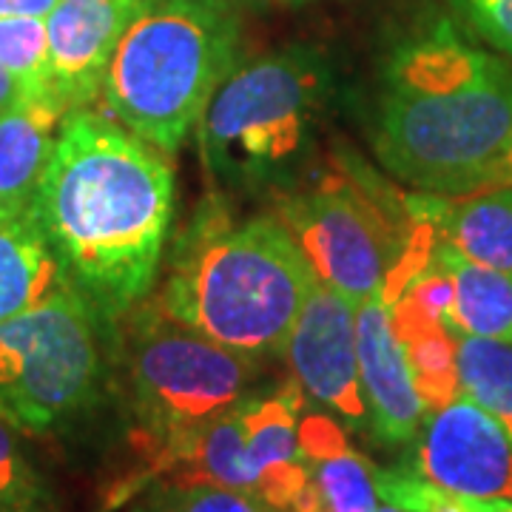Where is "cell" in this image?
I'll return each mask as SVG.
<instances>
[{
	"label": "cell",
	"instance_id": "cell-26",
	"mask_svg": "<svg viewBox=\"0 0 512 512\" xmlns=\"http://www.w3.org/2000/svg\"><path fill=\"white\" fill-rule=\"evenodd\" d=\"M23 100V89H20V83L12 77V74L6 72L3 66H0V114L6 109H12L15 103Z\"/></svg>",
	"mask_w": 512,
	"mask_h": 512
},
{
	"label": "cell",
	"instance_id": "cell-18",
	"mask_svg": "<svg viewBox=\"0 0 512 512\" xmlns=\"http://www.w3.org/2000/svg\"><path fill=\"white\" fill-rule=\"evenodd\" d=\"M456 359L461 396L484 407L512 439V342L456 333Z\"/></svg>",
	"mask_w": 512,
	"mask_h": 512
},
{
	"label": "cell",
	"instance_id": "cell-12",
	"mask_svg": "<svg viewBox=\"0 0 512 512\" xmlns=\"http://www.w3.org/2000/svg\"><path fill=\"white\" fill-rule=\"evenodd\" d=\"M356 350L373 436L384 444H410L427 419L413 370L393 328V308L384 293L356 308Z\"/></svg>",
	"mask_w": 512,
	"mask_h": 512
},
{
	"label": "cell",
	"instance_id": "cell-17",
	"mask_svg": "<svg viewBox=\"0 0 512 512\" xmlns=\"http://www.w3.org/2000/svg\"><path fill=\"white\" fill-rule=\"evenodd\" d=\"M60 282V265L32 211L0 220V322L37 305Z\"/></svg>",
	"mask_w": 512,
	"mask_h": 512
},
{
	"label": "cell",
	"instance_id": "cell-9",
	"mask_svg": "<svg viewBox=\"0 0 512 512\" xmlns=\"http://www.w3.org/2000/svg\"><path fill=\"white\" fill-rule=\"evenodd\" d=\"M410 467L461 498L512 501L510 433L467 396L427 413Z\"/></svg>",
	"mask_w": 512,
	"mask_h": 512
},
{
	"label": "cell",
	"instance_id": "cell-23",
	"mask_svg": "<svg viewBox=\"0 0 512 512\" xmlns=\"http://www.w3.org/2000/svg\"><path fill=\"white\" fill-rule=\"evenodd\" d=\"M484 40L512 57V0H458Z\"/></svg>",
	"mask_w": 512,
	"mask_h": 512
},
{
	"label": "cell",
	"instance_id": "cell-27",
	"mask_svg": "<svg viewBox=\"0 0 512 512\" xmlns=\"http://www.w3.org/2000/svg\"><path fill=\"white\" fill-rule=\"evenodd\" d=\"M194 3H205V6H214V9H225V12H234L245 3H256V0H194Z\"/></svg>",
	"mask_w": 512,
	"mask_h": 512
},
{
	"label": "cell",
	"instance_id": "cell-3",
	"mask_svg": "<svg viewBox=\"0 0 512 512\" xmlns=\"http://www.w3.org/2000/svg\"><path fill=\"white\" fill-rule=\"evenodd\" d=\"M316 271L279 217L191 231L165 279L168 319L256 359L282 356Z\"/></svg>",
	"mask_w": 512,
	"mask_h": 512
},
{
	"label": "cell",
	"instance_id": "cell-2",
	"mask_svg": "<svg viewBox=\"0 0 512 512\" xmlns=\"http://www.w3.org/2000/svg\"><path fill=\"white\" fill-rule=\"evenodd\" d=\"M512 134V72L450 23L390 57L376 120V154L424 194H470L487 183Z\"/></svg>",
	"mask_w": 512,
	"mask_h": 512
},
{
	"label": "cell",
	"instance_id": "cell-13",
	"mask_svg": "<svg viewBox=\"0 0 512 512\" xmlns=\"http://www.w3.org/2000/svg\"><path fill=\"white\" fill-rule=\"evenodd\" d=\"M413 217L433 225L436 237L458 254L512 274V185L478 188L470 194H424L407 200Z\"/></svg>",
	"mask_w": 512,
	"mask_h": 512
},
{
	"label": "cell",
	"instance_id": "cell-28",
	"mask_svg": "<svg viewBox=\"0 0 512 512\" xmlns=\"http://www.w3.org/2000/svg\"><path fill=\"white\" fill-rule=\"evenodd\" d=\"M478 512H512V501H481Z\"/></svg>",
	"mask_w": 512,
	"mask_h": 512
},
{
	"label": "cell",
	"instance_id": "cell-19",
	"mask_svg": "<svg viewBox=\"0 0 512 512\" xmlns=\"http://www.w3.org/2000/svg\"><path fill=\"white\" fill-rule=\"evenodd\" d=\"M0 66L18 80L23 100H52L46 18H0Z\"/></svg>",
	"mask_w": 512,
	"mask_h": 512
},
{
	"label": "cell",
	"instance_id": "cell-7",
	"mask_svg": "<svg viewBox=\"0 0 512 512\" xmlns=\"http://www.w3.org/2000/svg\"><path fill=\"white\" fill-rule=\"evenodd\" d=\"M97 311L63 279L37 305L0 322V419L52 436L100 399Z\"/></svg>",
	"mask_w": 512,
	"mask_h": 512
},
{
	"label": "cell",
	"instance_id": "cell-5",
	"mask_svg": "<svg viewBox=\"0 0 512 512\" xmlns=\"http://www.w3.org/2000/svg\"><path fill=\"white\" fill-rule=\"evenodd\" d=\"M330 72L313 49H285L234 69L202 114L208 174L231 188L285 183L302 165Z\"/></svg>",
	"mask_w": 512,
	"mask_h": 512
},
{
	"label": "cell",
	"instance_id": "cell-21",
	"mask_svg": "<svg viewBox=\"0 0 512 512\" xmlns=\"http://www.w3.org/2000/svg\"><path fill=\"white\" fill-rule=\"evenodd\" d=\"M134 512H268L256 498L220 484H165L134 507Z\"/></svg>",
	"mask_w": 512,
	"mask_h": 512
},
{
	"label": "cell",
	"instance_id": "cell-15",
	"mask_svg": "<svg viewBox=\"0 0 512 512\" xmlns=\"http://www.w3.org/2000/svg\"><path fill=\"white\" fill-rule=\"evenodd\" d=\"M299 450L325 512H376L382 498L376 467L345 439L339 419L308 413L299 419Z\"/></svg>",
	"mask_w": 512,
	"mask_h": 512
},
{
	"label": "cell",
	"instance_id": "cell-11",
	"mask_svg": "<svg viewBox=\"0 0 512 512\" xmlns=\"http://www.w3.org/2000/svg\"><path fill=\"white\" fill-rule=\"evenodd\" d=\"M151 0H60L46 15L49 97L60 109L89 106L103 89L114 49Z\"/></svg>",
	"mask_w": 512,
	"mask_h": 512
},
{
	"label": "cell",
	"instance_id": "cell-8",
	"mask_svg": "<svg viewBox=\"0 0 512 512\" xmlns=\"http://www.w3.org/2000/svg\"><path fill=\"white\" fill-rule=\"evenodd\" d=\"M279 220L308 256L316 276L353 308L384 291L413 237L399 242L379 205L367 200L362 188L342 183L293 197Z\"/></svg>",
	"mask_w": 512,
	"mask_h": 512
},
{
	"label": "cell",
	"instance_id": "cell-4",
	"mask_svg": "<svg viewBox=\"0 0 512 512\" xmlns=\"http://www.w3.org/2000/svg\"><path fill=\"white\" fill-rule=\"evenodd\" d=\"M234 60V12L151 0L120 37L100 92L114 120L171 154L202 120Z\"/></svg>",
	"mask_w": 512,
	"mask_h": 512
},
{
	"label": "cell",
	"instance_id": "cell-10",
	"mask_svg": "<svg viewBox=\"0 0 512 512\" xmlns=\"http://www.w3.org/2000/svg\"><path fill=\"white\" fill-rule=\"evenodd\" d=\"M285 356L302 393L333 413V419L350 430L370 427L359 376L356 308L322 279H316L302 305Z\"/></svg>",
	"mask_w": 512,
	"mask_h": 512
},
{
	"label": "cell",
	"instance_id": "cell-16",
	"mask_svg": "<svg viewBox=\"0 0 512 512\" xmlns=\"http://www.w3.org/2000/svg\"><path fill=\"white\" fill-rule=\"evenodd\" d=\"M433 262L450 279L447 325L458 336L512 342V274L478 265L447 242H436Z\"/></svg>",
	"mask_w": 512,
	"mask_h": 512
},
{
	"label": "cell",
	"instance_id": "cell-22",
	"mask_svg": "<svg viewBox=\"0 0 512 512\" xmlns=\"http://www.w3.org/2000/svg\"><path fill=\"white\" fill-rule=\"evenodd\" d=\"M376 487L384 504L402 507L407 512H478L481 504L441 490L427 478H421L413 467H396V470L376 467Z\"/></svg>",
	"mask_w": 512,
	"mask_h": 512
},
{
	"label": "cell",
	"instance_id": "cell-29",
	"mask_svg": "<svg viewBox=\"0 0 512 512\" xmlns=\"http://www.w3.org/2000/svg\"><path fill=\"white\" fill-rule=\"evenodd\" d=\"M376 512H407V510H402V507H393V504H384V501H382V504H379V510H376Z\"/></svg>",
	"mask_w": 512,
	"mask_h": 512
},
{
	"label": "cell",
	"instance_id": "cell-20",
	"mask_svg": "<svg viewBox=\"0 0 512 512\" xmlns=\"http://www.w3.org/2000/svg\"><path fill=\"white\" fill-rule=\"evenodd\" d=\"M0 504L9 512H60L49 481L23 453L18 430L0 419Z\"/></svg>",
	"mask_w": 512,
	"mask_h": 512
},
{
	"label": "cell",
	"instance_id": "cell-1",
	"mask_svg": "<svg viewBox=\"0 0 512 512\" xmlns=\"http://www.w3.org/2000/svg\"><path fill=\"white\" fill-rule=\"evenodd\" d=\"M171 211L174 174L160 148L89 106L63 117L32 217L63 279L100 319L148 293Z\"/></svg>",
	"mask_w": 512,
	"mask_h": 512
},
{
	"label": "cell",
	"instance_id": "cell-14",
	"mask_svg": "<svg viewBox=\"0 0 512 512\" xmlns=\"http://www.w3.org/2000/svg\"><path fill=\"white\" fill-rule=\"evenodd\" d=\"M63 117L52 100H20L0 114V220L32 211Z\"/></svg>",
	"mask_w": 512,
	"mask_h": 512
},
{
	"label": "cell",
	"instance_id": "cell-24",
	"mask_svg": "<svg viewBox=\"0 0 512 512\" xmlns=\"http://www.w3.org/2000/svg\"><path fill=\"white\" fill-rule=\"evenodd\" d=\"M60 0H0V18H46Z\"/></svg>",
	"mask_w": 512,
	"mask_h": 512
},
{
	"label": "cell",
	"instance_id": "cell-6",
	"mask_svg": "<svg viewBox=\"0 0 512 512\" xmlns=\"http://www.w3.org/2000/svg\"><path fill=\"white\" fill-rule=\"evenodd\" d=\"M259 362L174 319H146L134 330L126 376L148 439V476L168 473L208 421L251 396Z\"/></svg>",
	"mask_w": 512,
	"mask_h": 512
},
{
	"label": "cell",
	"instance_id": "cell-25",
	"mask_svg": "<svg viewBox=\"0 0 512 512\" xmlns=\"http://www.w3.org/2000/svg\"><path fill=\"white\" fill-rule=\"evenodd\" d=\"M493 185H512V134H510V140H507L504 154L498 157V163L493 165V171L487 174V183H484V188H493Z\"/></svg>",
	"mask_w": 512,
	"mask_h": 512
},
{
	"label": "cell",
	"instance_id": "cell-30",
	"mask_svg": "<svg viewBox=\"0 0 512 512\" xmlns=\"http://www.w3.org/2000/svg\"><path fill=\"white\" fill-rule=\"evenodd\" d=\"M0 512H9V510H6V507H3V504H0Z\"/></svg>",
	"mask_w": 512,
	"mask_h": 512
}]
</instances>
